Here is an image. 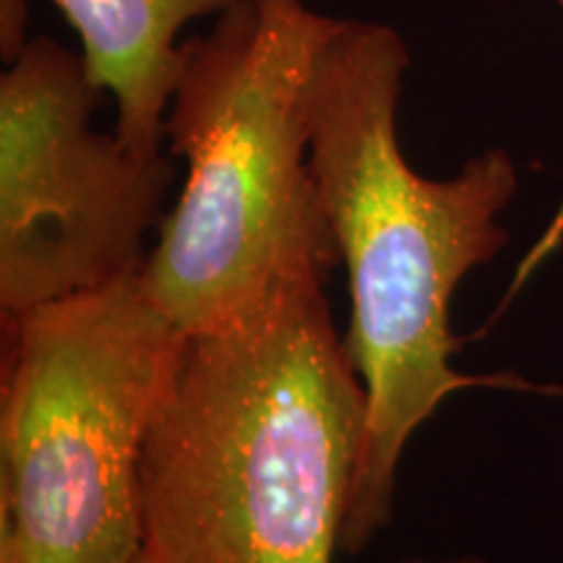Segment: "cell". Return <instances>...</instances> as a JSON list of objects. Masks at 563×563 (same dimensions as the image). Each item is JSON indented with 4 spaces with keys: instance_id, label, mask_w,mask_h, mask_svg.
<instances>
[{
    "instance_id": "6da1fadb",
    "label": "cell",
    "mask_w": 563,
    "mask_h": 563,
    "mask_svg": "<svg viewBox=\"0 0 563 563\" xmlns=\"http://www.w3.org/2000/svg\"><path fill=\"white\" fill-rule=\"evenodd\" d=\"M407 68L410 45L391 24L336 19L306 87L308 159L350 279L342 342L368 410L342 525L347 555L389 527L415 431L449 394L475 384L452 365V298L509 241L498 217L519 186L504 150H485L443 180L412 170L397 139Z\"/></svg>"
},
{
    "instance_id": "3957f363",
    "label": "cell",
    "mask_w": 563,
    "mask_h": 563,
    "mask_svg": "<svg viewBox=\"0 0 563 563\" xmlns=\"http://www.w3.org/2000/svg\"><path fill=\"white\" fill-rule=\"evenodd\" d=\"M180 45L167 141L186 183L141 266L180 334L222 327L279 282L340 262L308 159L306 87L336 16L238 0Z\"/></svg>"
},
{
    "instance_id": "52a82bcc",
    "label": "cell",
    "mask_w": 563,
    "mask_h": 563,
    "mask_svg": "<svg viewBox=\"0 0 563 563\" xmlns=\"http://www.w3.org/2000/svg\"><path fill=\"white\" fill-rule=\"evenodd\" d=\"M30 0H0V55L9 66L30 45Z\"/></svg>"
},
{
    "instance_id": "8992f818",
    "label": "cell",
    "mask_w": 563,
    "mask_h": 563,
    "mask_svg": "<svg viewBox=\"0 0 563 563\" xmlns=\"http://www.w3.org/2000/svg\"><path fill=\"white\" fill-rule=\"evenodd\" d=\"M81 40L95 87L115 100V136L139 157H159L167 139L178 34L203 16H220L238 0H53Z\"/></svg>"
},
{
    "instance_id": "7a4b0ae2",
    "label": "cell",
    "mask_w": 563,
    "mask_h": 563,
    "mask_svg": "<svg viewBox=\"0 0 563 563\" xmlns=\"http://www.w3.org/2000/svg\"><path fill=\"white\" fill-rule=\"evenodd\" d=\"M327 274L279 282L222 327L183 334L139 470L159 563H334L361 467L365 389Z\"/></svg>"
},
{
    "instance_id": "30bf717a",
    "label": "cell",
    "mask_w": 563,
    "mask_h": 563,
    "mask_svg": "<svg viewBox=\"0 0 563 563\" xmlns=\"http://www.w3.org/2000/svg\"><path fill=\"white\" fill-rule=\"evenodd\" d=\"M555 3H559V9L563 11V0H555Z\"/></svg>"
},
{
    "instance_id": "5b68a950",
    "label": "cell",
    "mask_w": 563,
    "mask_h": 563,
    "mask_svg": "<svg viewBox=\"0 0 563 563\" xmlns=\"http://www.w3.org/2000/svg\"><path fill=\"white\" fill-rule=\"evenodd\" d=\"M104 91L81 51L32 37L0 76L3 321L100 290L144 264L173 183L165 154L139 157L91 129Z\"/></svg>"
},
{
    "instance_id": "9c48e42d",
    "label": "cell",
    "mask_w": 563,
    "mask_h": 563,
    "mask_svg": "<svg viewBox=\"0 0 563 563\" xmlns=\"http://www.w3.org/2000/svg\"><path fill=\"white\" fill-rule=\"evenodd\" d=\"M133 563H159L157 559H154V555L150 553V551H146V548H144V551H141L139 553V559L136 561H133Z\"/></svg>"
},
{
    "instance_id": "ba28073f",
    "label": "cell",
    "mask_w": 563,
    "mask_h": 563,
    "mask_svg": "<svg viewBox=\"0 0 563 563\" xmlns=\"http://www.w3.org/2000/svg\"><path fill=\"white\" fill-rule=\"evenodd\" d=\"M399 563H483L477 555H454V559H441V561H426V559H410Z\"/></svg>"
},
{
    "instance_id": "277c9868",
    "label": "cell",
    "mask_w": 563,
    "mask_h": 563,
    "mask_svg": "<svg viewBox=\"0 0 563 563\" xmlns=\"http://www.w3.org/2000/svg\"><path fill=\"white\" fill-rule=\"evenodd\" d=\"M141 266L3 321L0 563H133L144 551L141 454L183 334Z\"/></svg>"
}]
</instances>
